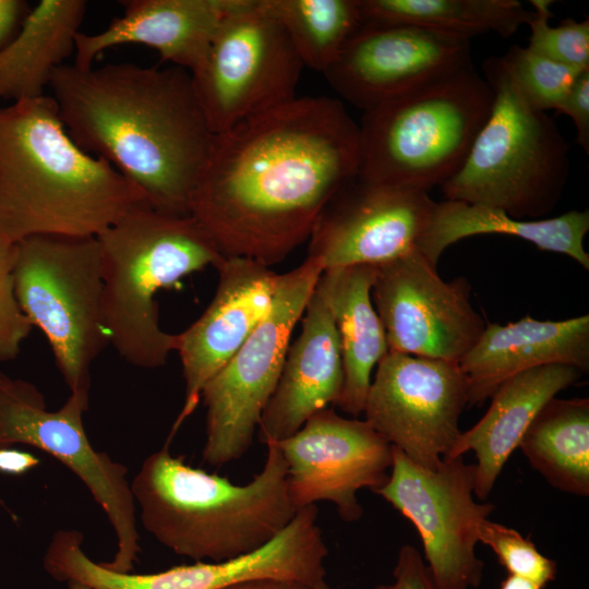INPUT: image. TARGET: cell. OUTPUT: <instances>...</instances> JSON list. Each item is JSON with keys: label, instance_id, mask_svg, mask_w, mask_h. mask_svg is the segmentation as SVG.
I'll return each mask as SVG.
<instances>
[{"label": "cell", "instance_id": "obj_1", "mask_svg": "<svg viewBox=\"0 0 589 589\" xmlns=\"http://www.w3.org/2000/svg\"><path fill=\"white\" fill-rule=\"evenodd\" d=\"M360 132L335 98L296 97L214 134L189 215L224 257L271 267L358 176Z\"/></svg>", "mask_w": 589, "mask_h": 589}, {"label": "cell", "instance_id": "obj_2", "mask_svg": "<svg viewBox=\"0 0 589 589\" xmlns=\"http://www.w3.org/2000/svg\"><path fill=\"white\" fill-rule=\"evenodd\" d=\"M50 95L71 139L131 181L154 208L189 215L214 133L190 72L170 65L63 64Z\"/></svg>", "mask_w": 589, "mask_h": 589}, {"label": "cell", "instance_id": "obj_3", "mask_svg": "<svg viewBox=\"0 0 589 589\" xmlns=\"http://www.w3.org/2000/svg\"><path fill=\"white\" fill-rule=\"evenodd\" d=\"M142 201L131 181L71 139L51 96L0 108L1 241L96 237Z\"/></svg>", "mask_w": 589, "mask_h": 589}, {"label": "cell", "instance_id": "obj_4", "mask_svg": "<svg viewBox=\"0 0 589 589\" xmlns=\"http://www.w3.org/2000/svg\"><path fill=\"white\" fill-rule=\"evenodd\" d=\"M167 441L131 481L143 527L173 553L195 562H223L256 551L294 517L287 465L276 444L264 467L238 485L175 457Z\"/></svg>", "mask_w": 589, "mask_h": 589}, {"label": "cell", "instance_id": "obj_5", "mask_svg": "<svg viewBox=\"0 0 589 589\" xmlns=\"http://www.w3.org/2000/svg\"><path fill=\"white\" fill-rule=\"evenodd\" d=\"M96 239L109 344L128 363L154 369L176 351L177 334L161 329L157 293L224 261L191 215L160 212L142 201Z\"/></svg>", "mask_w": 589, "mask_h": 589}, {"label": "cell", "instance_id": "obj_6", "mask_svg": "<svg viewBox=\"0 0 589 589\" xmlns=\"http://www.w3.org/2000/svg\"><path fill=\"white\" fill-rule=\"evenodd\" d=\"M494 94L472 62L363 111L358 177L429 192L464 165Z\"/></svg>", "mask_w": 589, "mask_h": 589}, {"label": "cell", "instance_id": "obj_7", "mask_svg": "<svg viewBox=\"0 0 589 589\" xmlns=\"http://www.w3.org/2000/svg\"><path fill=\"white\" fill-rule=\"evenodd\" d=\"M483 77L494 94L490 116L443 195L541 219L567 182L569 146L554 120L527 103L501 57L484 61Z\"/></svg>", "mask_w": 589, "mask_h": 589}, {"label": "cell", "instance_id": "obj_8", "mask_svg": "<svg viewBox=\"0 0 589 589\" xmlns=\"http://www.w3.org/2000/svg\"><path fill=\"white\" fill-rule=\"evenodd\" d=\"M14 285L70 392L89 396L91 365L109 344L96 237L38 235L20 241Z\"/></svg>", "mask_w": 589, "mask_h": 589}, {"label": "cell", "instance_id": "obj_9", "mask_svg": "<svg viewBox=\"0 0 589 589\" xmlns=\"http://www.w3.org/2000/svg\"><path fill=\"white\" fill-rule=\"evenodd\" d=\"M324 272L308 256L279 274L273 305L231 360L203 387L206 440L203 460L218 467L252 445L261 417L277 386L290 338Z\"/></svg>", "mask_w": 589, "mask_h": 589}, {"label": "cell", "instance_id": "obj_10", "mask_svg": "<svg viewBox=\"0 0 589 589\" xmlns=\"http://www.w3.org/2000/svg\"><path fill=\"white\" fill-rule=\"evenodd\" d=\"M303 68L264 0H243L224 20L191 77L217 134L294 99Z\"/></svg>", "mask_w": 589, "mask_h": 589}, {"label": "cell", "instance_id": "obj_11", "mask_svg": "<svg viewBox=\"0 0 589 589\" xmlns=\"http://www.w3.org/2000/svg\"><path fill=\"white\" fill-rule=\"evenodd\" d=\"M318 509H299L288 526L262 548L223 562H195L153 574L119 573L91 560L77 530L51 539L44 568L56 580L79 581L91 589H220L253 578H277L316 586L324 581L328 554L317 525Z\"/></svg>", "mask_w": 589, "mask_h": 589}, {"label": "cell", "instance_id": "obj_12", "mask_svg": "<svg viewBox=\"0 0 589 589\" xmlns=\"http://www.w3.org/2000/svg\"><path fill=\"white\" fill-rule=\"evenodd\" d=\"M88 397L70 393L63 406L51 411L35 385L0 372V448L29 445L50 454L75 473L105 512L116 534V553L103 565L130 573L141 551L131 482L122 464L92 446L83 424Z\"/></svg>", "mask_w": 589, "mask_h": 589}, {"label": "cell", "instance_id": "obj_13", "mask_svg": "<svg viewBox=\"0 0 589 589\" xmlns=\"http://www.w3.org/2000/svg\"><path fill=\"white\" fill-rule=\"evenodd\" d=\"M392 450L388 479L374 493L417 528L436 589L479 587L484 567L474 551L479 526L495 506L473 498L476 465L461 456L443 459L431 470L398 448Z\"/></svg>", "mask_w": 589, "mask_h": 589}, {"label": "cell", "instance_id": "obj_14", "mask_svg": "<svg viewBox=\"0 0 589 589\" xmlns=\"http://www.w3.org/2000/svg\"><path fill=\"white\" fill-rule=\"evenodd\" d=\"M468 387L458 363L387 352L376 365L365 421L416 465L434 470L460 436Z\"/></svg>", "mask_w": 589, "mask_h": 589}, {"label": "cell", "instance_id": "obj_15", "mask_svg": "<svg viewBox=\"0 0 589 589\" xmlns=\"http://www.w3.org/2000/svg\"><path fill=\"white\" fill-rule=\"evenodd\" d=\"M375 267L371 298L388 352L458 363L486 324L471 305L469 281H444L418 248Z\"/></svg>", "mask_w": 589, "mask_h": 589}, {"label": "cell", "instance_id": "obj_16", "mask_svg": "<svg viewBox=\"0 0 589 589\" xmlns=\"http://www.w3.org/2000/svg\"><path fill=\"white\" fill-rule=\"evenodd\" d=\"M276 445L287 465V490L296 510L328 501L346 522L363 514L358 491L381 488L393 462L392 445L365 420L344 418L329 407Z\"/></svg>", "mask_w": 589, "mask_h": 589}, {"label": "cell", "instance_id": "obj_17", "mask_svg": "<svg viewBox=\"0 0 589 589\" xmlns=\"http://www.w3.org/2000/svg\"><path fill=\"white\" fill-rule=\"evenodd\" d=\"M434 205L428 192L357 176L323 207L308 256L320 260L324 271L389 262L417 248Z\"/></svg>", "mask_w": 589, "mask_h": 589}, {"label": "cell", "instance_id": "obj_18", "mask_svg": "<svg viewBox=\"0 0 589 589\" xmlns=\"http://www.w3.org/2000/svg\"><path fill=\"white\" fill-rule=\"evenodd\" d=\"M470 62V39L362 21L323 75L341 98L365 111Z\"/></svg>", "mask_w": 589, "mask_h": 589}, {"label": "cell", "instance_id": "obj_19", "mask_svg": "<svg viewBox=\"0 0 589 589\" xmlns=\"http://www.w3.org/2000/svg\"><path fill=\"white\" fill-rule=\"evenodd\" d=\"M218 284L203 314L177 334L185 383L182 409L169 441L196 408L203 387L238 352L268 314L279 274L242 257H225L216 268Z\"/></svg>", "mask_w": 589, "mask_h": 589}, {"label": "cell", "instance_id": "obj_20", "mask_svg": "<svg viewBox=\"0 0 589 589\" xmlns=\"http://www.w3.org/2000/svg\"><path fill=\"white\" fill-rule=\"evenodd\" d=\"M301 321V332L289 345L277 386L257 425V438L266 446L293 435L311 416L335 405L341 393L340 342L323 276Z\"/></svg>", "mask_w": 589, "mask_h": 589}, {"label": "cell", "instance_id": "obj_21", "mask_svg": "<svg viewBox=\"0 0 589 589\" xmlns=\"http://www.w3.org/2000/svg\"><path fill=\"white\" fill-rule=\"evenodd\" d=\"M243 0H121V16L96 34L79 32L74 65L89 69L106 49L140 44L155 49L160 60L193 73L224 20Z\"/></svg>", "mask_w": 589, "mask_h": 589}, {"label": "cell", "instance_id": "obj_22", "mask_svg": "<svg viewBox=\"0 0 589 589\" xmlns=\"http://www.w3.org/2000/svg\"><path fill=\"white\" fill-rule=\"evenodd\" d=\"M589 369V315L562 321L525 316L500 325L486 323L458 365L468 387V406L482 405L510 376L546 364Z\"/></svg>", "mask_w": 589, "mask_h": 589}, {"label": "cell", "instance_id": "obj_23", "mask_svg": "<svg viewBox=\"0 0 589 589\" xmlns=\"http://www.w3.org/2000/svg\"><path fill=\"white\" fill-rule=\"evenodd\" d=\"M584 372L573 365L546 364L505 380L491 396L485 414L461 432L444 459L474 452V496L485 501L526 430L542 407L561 390L575 384Z\"/></svg>", "mask_w": 589, "mask_h": 589}, {"label": "cell", "instance_id": "obj_24", "mask_svg": "<svg viewBox=\"0 0 589 589\" xmlns=\"http://www.w3.org/2000/svg\"><path fill=\"white\" fill-rule=\"evenodd\" d=\"M588 230V209L551 218L518 219L496 207L444 200L435 203L417 248L436 266L450 244L476 235L502 233L528 241L542 251L567 255L589 269V254L584 247Z\"/></svg>", "mask_w": 589, "mask_h": 589}, {"label": "cell", "instance_id": "obj_25", "mask_svg": "<svg viewBox=\"0 0 589 589\" xmlns=\"http://www.w3.org/2000/svg\"><path fill=\"white\" fill-rule=\"evenodd\" d=\"M375 273V266L357 265L326 269L322 275L342 358L344 383L335 406L351 416L363 412L372 371L388 352L384 326L371 298Z\"/></svg>", "mask_w": 589, "mask_h": 589}, {"label": "cell", "instance_id": "obj_26", "mask_svg": "<svg viewBox=\"0 0 589 589\" xmlns=\"http://www.w3.org/2000/svg\"><path fill=\"white\" fill-rule=\"evenodd\" d=\"M84 0H41L0 50V100L44 96L56 69L74 52L86 13Z\"/></svg>", "mask_w": 589, "mask_h": 589}, {"label": "cell", "instance_id": "obj_27", "mask_svg": "<svg viewBox=\"0 0 589 589\" xmlns=\"http://www.w3.org/2000/svg\"><path fill=\"white\" fill-rule=\"evenodd\" d=\"M553 488L589 495V399L549 400L518 446Z\"/></svg>", "mask_w": 589, "mask_h": 589}, {"label": "cell", "instance_id": "obj_28", "mask_svg": "<svg viewBox=\"0 0 589 589\" xmlns=\"http://www.w3.org/2000/svg\"><path fill=\"white\" fill-rule=\"evenodd\" d=\"M358 7L365 22L411 24L467 39L488 32L507 38L533 16L518 0H358Z\"/></svg>", "mask_w": 589, "mask_h": 589}, {"label": "cell", "instance_id": "obj_29", "mask_svg": "<svg viewBox=\"0 0 589 589\" xmlns=\"http://www.w3.org/2000/svg\"><path fill=\"white\" fill-rule=\"evenodd\" d=\"M303 67L322 74L362 23L358 0H264Z\"/></svg>", "mask_w": 589, "mask_h": 589}, {"label": "cell", "instance_id": "obj_30", "mask_svg": "<svg viewBox=\"0 0 589 589\" xmlns=\"http://www.w3.org/2000/svg\"><path fill=\"white\" fill-rule=\"evenodd\" d=\"M501 59L527 103L545 112L560 108L579 74L587 70L555 62L518 45L510 46Z\"/></svg>", "mask_w": 589, "mask_h": 589}, {"label": "cell", "instance_id": "obj_31", "mask_svg": "<svg viewBox=\"0 0 589 589\" xmlns=\"http://www.w3.org/2000/svg\"><path fill=\"white\" fill-rule=\"evenodd\" d=\"M533 16L529 21L527 48L555 62L578 69L589 68V20L566 19L550 25L551 0H531Z\"/></svg>", "mask_w": 589, "mask_h": 589}, {"label": "cell", "instance_id": "obj_32", "mask_svg": "<svg viewBox=\"0 0 589 589\" xmlns=\"http://www.w3.org/2000/svg\"><path fill=\"white\" fill-rule=\"evenodd\" d=\"M478 539L491 548L508 575L522 577L541 588L555 579L556 563L517 530L486 518L479 526Z\"/></svg>", "mask_w": 589, "mask_h": 589}, {"label": "cell", "instance_id": "obj_33", "mask_svg": "<svg viewBox=\"0 0 589 589\" xmlns=\"http://www.w3.org/2000/svg\"><path fill=\"white\" fill-rule=\"evenodd\" d=\"M16 244L0 240V360L17 357L23 341L34 328L15 294Z\"/></svg>", "mask_w": 589, "mask_h": 589}, {"label": "cell", "instance_id": "obj_34", "mask_svg": "<svg viewBox=\"0 0 589 589\" xmlns=\"http://www.w3.org/2000/svg\"><path fill=\"white\" fill-rule=\"evenodd\" d=\"M393 576L392 585H381L376 589H436L423 557L409 544L399 549Z\"/></svg>", "mask_w": 589, "mask_h": 589}, {"label": "cell", "instance_id": "obj_35", "mask_svg": "<svg viewBox=\"0 0 589 589\" xmlns=\"http://www.w3.org/2000/svg\"><path fill=\"white\" fill-rule=\"evenodd\" d=\"M572 118L577 143L589 153V69L584 70L577 77L568 95L556 110Z\"/></svg>", "mask_w": 589, "mask_h": 589}, {"label": "cell", "instance_id": "obj_36", "mask_svg": "<svg viewBox=\"0 0 589 589\" xmlns=\"http://www.w3.org/2000/svg\"><path fill=\"white\" fill-rule=\"evenodd\" d=\"M29 10L24 0H0V50L17 33Z\"/></svg>", "mask_w": 589, "mask_h": 589}, {"label": "cell", "instance_id": "obj_37", "mask_svg": "<svg viewBox=\"0 0 589 589\" xmlns=\"http://www.w3.org/2000/svg\"><path fill=\"white\" fill-rule=\"evenodd\" d=\"M40 460L33 454L11 447L0 448V472L22 476L39 465Z\"/></svg>", "mask_w": 589, "mask_h": 589}, {"label": "cell", "instance_id": "obj_38", "mask_svg": "<svg viewBox=\"0 0 589 589\" xmlns=\"http://www.w3.org/2000/svg\"><path fill=\"white\" fill-rule=\"evenodd\" d=\"M324 581L316 586H311L298 581L277 578H253L237 581L220 589H321Z\"/></svg>", "mask_w": 589, "mask_h": 589}, {"label": "cell", "instance_id": "obj_39", "mask_svg": "<svg viewBox=\"0 0 589 589\" xmlns=\"http://www.w3.org/2000/svg\"><path fill=\"white\" fill-rule=\"evenodd\" d=\"M500 589H542L537 584L519 576L508 575L502 580Z\"/></svg>", "mask_w": 589, "mask_h": 589}, {"label": "cell", "instance_id": "obj_40", "mask_svg": "<svg viewBox=\"0 0 589 589\" xmlns=\"http://www.w3.org/2000/svg\"><path fill=\"white\" fill-rule=\"evenodd\" d=\"M68 584V588L69 589H91L89 587H87L86 585L84 584H81L79 581H69L67 582Z\"/></svg>", "mask_w": 589, "mask_h": 589}, {"label": "cell", "instance_id": "obj_41", "mask_svg": "<svg viewBox=\"0 0 589 589\" xmlns=\"http://www.w3.org/2000/svg\"><path fill=\"white\" fill-rule=\"evenodd\" d=\"M321 589H330L328 585L324 581L321 586Z\"/></svg>", "mask_w": 589, "mask_h": 589}]
</instances>
